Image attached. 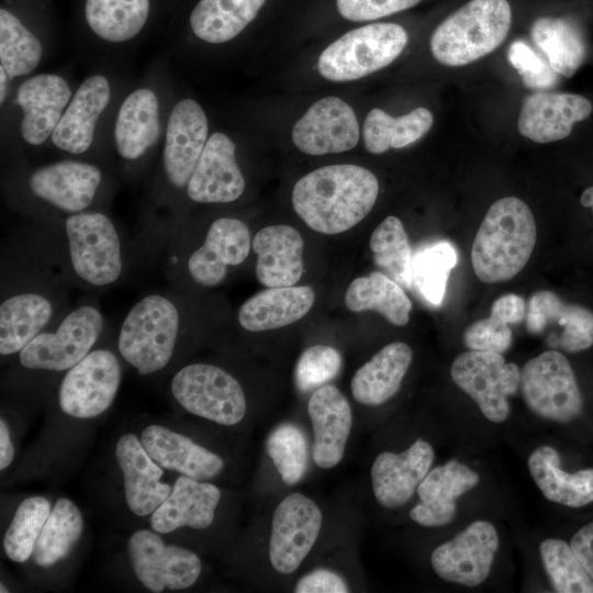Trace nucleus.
Listing matches in <instances>:
<instances>
[{"instance_id":"obj_42","label":"nucleus","mask_w":593,"mask_h":593,"mask_svg":"<svg viewBox=\"0 0 593 593\" xmlns=\"http://www.w3.org/2000/svg\"><path fill=\"white\" fill-rule=\"evenodd\" d=\"M369 246L383 273L410 289L413 255L403 223L396 216L385 217L372 232Z\"/></svg>"},{"instance_id":"obj_46","label":"nucleus","mask_w":593,"mask_h":593,"mask_svg":"<svg viewBox=\"0 0 593 593\" xmlns=\"http://www.w3.org/2000/svg\"><path fill=\"white\" fill-rule=\"evenodd\" d=\"M539 552L556 592L593 593V580L564 540L545 539L540 544Z\"/></svg>"},{"instance_id":"obj_54","label":"nucleus","mask_w":593,"mask_h":593,"mask_svg":"<svg viewBox=\"0 0 593 593\" xmlns=\"http://www.w3.org/2000/svg\"><path fill=\"white\" fill-rule=\"evenodd\" d=\"M570 547L593 580V522L583 526L573 535Z\"/></svg>"},{"instance_id":"obj_35","label":"nucleus","mask_w":593,"mask_h":593,"mask_svg":"<svg viewBox=\"0 0 593 593\" xmlns=\"http://www.w3.org/2000/svg\"><path fill=\"white\" fill-rule=\"evenodd\" d=\"M529 473L544 496L569 507L593 502V469L568 473L560 468V456L550 446L536 448L528 458Z\"/></svg>"},{"instance_id":"obj_30","label":"nucleus","mask_w":593,"mask_h":593,"mask_svg":"<svg viewBox=\"0 0 593 593\" xmlns=\"http://www.w3.org/2000/svg\"><path fill=\"white\" fill-rule=\"evenodd\" d=\"M220 499L221 492L215 485L180 475L166 501L152 513V528L160 534L183 526L206 528L214 521Z\"/></svg>"},{"instance_id":"obj_36","label":"nucleus","mask_w":593,"mask_h":593,"mask_svg":"<svg viewBox=\"0 0 593 593\" xmlns=\"http://www.w3.org/2000/svg\"><path fill=\"white\" fill-rule=\"evenodd\" d=\"M344 300L349 311H376L395 326L406 325L412 310L402 287L380 271L354 279Z\"/></svg>"},{"instance_id":"obj_12","label":"nucleus","mask_w":593,"mask_h":593,"mask_svg":"<svg viewBox=\"0 0 593 593\" xmlns=\"http://www.w3.org/2000/svg\"><path fill=\"white\" fill-rule=\"evenodd\" d=\"M57 291L37 281H23L2 296L0 354H19L34 337L54 325L61 311Z\"/></svg>"},{"instance_id":"obj_20","label":"nucleus","mask_w":593,"mask_h":593,"mask_svg":"<svg viewBox=\"0 0 593 593\" xmlns=\"http://www.w3.org/2000/svg\"><path fill=\"white\" fill-rule=\"evenodd\" d=\"M102 181L94 165L61 160L35 169L29 177L30 192L68 215L88 211Z\"/></svg>"},{"instance_id":"obj_45","label":"nucleus","mask_w":593,"mask_h":593,"mask_svg":"<svg viewBox=\"0 0 593 593\" xmlns=\"http://www.w3.org/2000/svg\"><path fill=\"white\" fill-rule=\"evenodd\" d=\"M51 511L49 501L42 496L27 497L20 503L3 538L9 559L24 562L31 557Z\"/></svg>"},{"instance_id":"obj_28","label":"nucleus","mask_w":593,"mask_h":593,"mask_svg":"<svg viewBox=\"0 0 593 593\" xmlns=\"http://www.w3.org/2000/svg\"><path fill=\"white\" fill-rule=\"evenodd\" d=\"M256 277L267 288L294 286L303 273L304 242L290 225H270L256 233Z\"/></svg>"},{"instance_id":"obj_56","label":"nucleus","mask_w":593,"mask_h":593,"mask_svg":"<svg viewBox=\"0 0 593 593\" xmlns=\"http://www.w3.org/2000/svg\"><path fill=\"white\" fill-rule=\"evenodd\" d=\"M580 203L584 208H591L593 211V186L582 192L580 197Z\"/></svg>"},{"instance_id":"obj_2","label":"nucleus","mask_w":593,"mask_h":593,"mask_svg":"<svg viewBox=\"0 0 593 593\" xmlns=\"http://www.w3.org/2000/svg\"><path fill=\"white\" fill-rule=\"evenodd\" d=\"M537 239L529 206L516 197L496 200L488 210L472 243L471 264L485 283L507 281L528 262Z\"/></svg>"},{"instance_id":"obj_5","label":"nucleus","mask_w":593,"mask_h":593,"mask_svg":"<svg viewBox=\"0 0 593 593\" xmlns=\"http://www.w3.org/2000/svg\"><path fill=\"white\" fill-rule=\"evenodd\" d=\"M511 20L507 0H470L435 29L429 41L432 54L446 66L468 65L503 43Z\"/></svg>"},{"instance_id":"obj_41","label":"nucleus","mask_w":593,"mask_h":593,"mask_svg":"<svg viewBox=\"0 0 593 593\" xmlns=\"http://www.w3.org/2000/svg\"><path fill=\"white\" fill-rule=\"evenodd\" d=\"M82 516L68 499L60 497L51 511L33 549L41 567H51L65 558L82 533Z\"/></svg>"},{"instance_id":"obj_53","label":"nucleus","mask_w":593,"mask_h":593,"mask_svg":"<svg viewBox=\"0 0 593 593\" xmlns=\"http://www.w3.org/2000/svg\"><path fill=\"white\" fill-rule=\"evenodd\" d=\"M527 304L517 294L508 293L497 298L491 306V316L506 323L517 324L525 320Z\"/></svg>"},{"instance_id":"obj_9","label":"nucleus","mask_w":593,"mask_h":593,"mask_svg":"<svg viewBox=\"0 0 593 593\" xmlns=\"http://www.w3.org/2000/svg\"><path fill=\"white\" fill-rule=\"evenodd\" d=\"M519 388L527 407L541 418L568 423L582 412L583 400L573 369L556 349L544 351L524 365Z\"/></svg>"},{"instance_id":"obj_37","label":"nucleus","mask_w":593,"mask_h":593,"mask_svg":"<svg viewBox=\"0 0 593 593\" xmlns=\"http://www.w3.org/2000/svg\"><path fill=\"white\" fill-rule=\"evenodd\" d=\"M266 0H200L190 26L200 40L219 44L236 37L258 14Z\"/></svg>"},{"instance_id":"obj_58","label":"nucleus","mask_w":593,"mask_h":593,"mask_svg":"<svg viewBox=\"0 0 593 593\" xmlns=\"http://www.w3.org/2000/svg\"><path fill=\"white\" fill-rule=\"evenodd\" d=\"M0 592H1V593H3V592L7 593V592H9V591L5 589V586H3V584H1V590H0Z\"/></svg>"},{"instance_id":"obj_57","label":"nucleus","mask_w":593,"mask_h":593,"mask_svg":"<svg viewBox=\"0 0 593 593\" xmlns=\"http://www.w3.org/2000/svg\"><path fill=\"white\" fill-rule=\"evenodd\" d=\"M8 74L7 71L4 70V68L2 66H0V78H1V90H0V102L1 104L4 102V98H5V94H7V79H8Z\"/></svg>"},{"instance_id":"obj_51","label":"nucleus","mask_w":593,"mask_h":593,"mask_svg":"<svg viewBox=\"0 0 593 593\" xmlns=\"http://www.w3.org/2000/svg\"><path fill=\"white\" fill-rule=\"evenodd\" d=\"M421 0H336L339 14L349 21L377 20L416 5Z\"/></svg>"},{"instance_id":"obj_18","label":"nucleus","mask_w":593,"mask_h":593,"mask_svg":"<svg viewBox=\"0 0 593 593\" xmlns=\"http://www.w3.org/2000/svg\"><path fill=\"white\" fill-rule=\"evenodd\" d=\"M251 248L247 225L235 217L216 219L200 247L186 262L187 273L198 286L212 288L222 283L230 267L243 264Z\"/></svg>"},{"instance_id":"obj_19","label":"nucleus","mask_w":593,"mask_h":593,"mask_svg":"<svg viewBox=\"0 0 593 593\" xmlns=\"http://www.w3.org/2000/svg\"><path fill=\"white\" fill-rule=\"evenodd\" d=\"M208 142V119L192 99L176 103L168 119L163 150L164 174L176 189H184Z\"/></svg>"},{"instance_id":"obj_11","label":"nucleus","mask_w":593,"mask_h":593,"mask_svg":"<svg viewBox=\"0 0 593 593\" xmlns=\"http://www.w3.org/2000/svg\"><path fill=\"white\" fill-rule=\"evenodd\" d=\"M121 363L110 349H92L66 371L59 389L61 411L76 418H91L113 403L121 383Z\"/></svg>"},{"instance_id":"obj_14","label":"nucleus","mask_w":593,"mask_h":593,"mask_svg":"<svg viewBox=\"0 0 593 593\" xmlns=\"http://www.w3.org/2000/svg\"><path fill=\"white\" fill-rule=\"evenodd\" d=\"M127 549L135 575L155 593L166 588L187 589L201 573V561L193 551L166 545L158 535L146 529H139L130 537Z\"/></svg>"},{"instance_id":"obj_47","label":"nucleus","mask_w":593,"mask_h":593,"mask_svg":"<svg viewBox=\"0 0 593 593\" xmlns=\"http://www.w3.org/2000/svg\"><path fill=\"white\" fill-rule=\"evenodd\" d=\"M267 452L288 485L299 483L307 467V444L303 432L295 425L284 423L268 436Z\"/></svg>"},{"instance_id":"obj_24","label":"nucleus","mask_w":593,"mask_h":593,"mask_svg":"<svg viewBox=\"0 0 593 593\" xmlns=\"http://www.w3.org/2000/svg\"><path fill=\"white\" fill-rule=\"evenodd\" d=\"M592 112L591 102L574 93L536 92L527 96L518 115V132L536 143L566 138L574 123Z\"/></svg>"},{"instance_id":"obj_33","label":"nucleus","mask_w":593,"mask_h":593,"mask_svg":"<svg viewBox=\"0 0 593 593\" xmlns=\"http://www.w3.org/2000/svg\"><path fill=\"white\" fill-rule=\"evenodd\" d=\"M412 359V349L403 342L382 347L353 376L350 390L354 399L369 406L389 401L400 390Z\"/></svg>"},{"instance_id":"obj_52","label":"nucleus","mask_w":593,"mask_h":593,"mask_svg":"<svg viewBox=\"0 0 593 593\" xmlns=\"http://www.w3.org/2000/svg\"><path fill=\"white\" fill-rule=\"evenodd\" d=\"M295 593H346L349 585L338 573L316 569L303 575L294 586Z\"/></svg>"},{"instance_id":"obj_27","label":"nucleus","mask_w":593,"mask_h":593,"mask_svg":"<svg viewBox=\"0 0 593 593\" xmlns=\"http://www.w3.org/2000/svg\"><path fill=\"white\" fill-rule=\"evenodd\" d=\"M115 456L128 508L137 516L152 514L171 493L170 485L160 481L163 469L131 433L118 440Z\"/></svg>"},{"instance_id":"obj_49","label":"nucleus","mask_w":593,"mask_h":593,"mask_svg":"<svg viewBox=\"0 0 593 593\" xmlns=\"http://www.w3.org/2000/svg\"><path fill=\"white\" fill-rule=\"evenodd\" d=\"M507 58L526 87L547 89L556 85L558 74L550 67L548 60H544L525 42H513Z\"/></svg>"},{"instance_id":"obj_43","label":"nucleus","mask_w":593,"mask_h":593,"mask_svg":"<svg viewBox=\"0 0 593 593\" xmlns=\"http://www.w3.org/2000/svg\"><path fill=\"white\" fill-rule=\"evenodd\" d=\"M458 262L455 246L448 240H438L424 246L412 261V287L429 304L438 306L445 296L451 269Z\"/></svg>"},{"instance_id":"obj_4","label":"nucleus","mask_w":593,"mask_h":593,"mask_svg":"<svg viewBox=\"0 0 593 593\" xmlns=\"http://www.w3.org/2000/svg\"><path fill=\"white\" fill-rule=\"evenodd\" d=\"M66 266L83 287L109 288L125 270V249L113 221L99 211L66 217L63 225Z\"/></svg>"},{"instance_id":"obj_34","label":"nucleus","mask_w":593,"mask_h":593,"mask_svg":"<svg viewBox=\"0 0 593 593\" xmlns=\"http://www.w3.org/2000/svg\"><path fill=\"white\" fill-rule=\"evenodd\" d=\"M160 135L159 102L155 92L139 88L122 102L114 127L118 154L127 160L142 157Z\"/></svg>"},{"instance_id":"obj_13","label":"nucleus","mask_w":593,"mask_h":593,"mask_svg":"<svg viewBox=\"0 0 593 593\" xmlns=\"http://www.w3.org/2000/svg\"><path fill=\"white\" fill-rule=\"evenodd\" d=\"M322 521L318 505L302 493H291L277 505L269 539L275 571L290 574L300 567L318 537Z\"/></svg>"},{"instance_id":"obj_15","label":"nucleus","mask_w":593,"mask_h":593,"mask_svg":"<svg viewBox=\"0 0 593 593\" xmlns=\"http://www.w3.org/2000/svg\"><path fill=\"white\" fill-rule=\"evenodd\" d=\"M497 548L495 527L486 521H475L436 547L430 563L443 580L472 588L488 578Z\"/></svg>"},{"instance_id":"obj_6","label":"nucleus","mask_w":593,"mask_h":593,"mask_svg":"<svg viewBox=\"0 0 593 593\" xmlns=\"http://www.w3.org/2000/svg\"><path fill=\"white\" fill-rule=\"evenodd\" d=\"M409 36L395 23H371L351 30L320 55L317 69L331 81H351L391 64L404 49Z\"/></svg>"},{"instance_id":"obj_7","label":"nucleus","mask_w":593,"mask_h":593,"mask_svg":"<svg viewBox=\"0 0 593 593\" xmlns=\"http://www.w3.org/2000/svg\"><path fill=\"white\" fill-rule=\"evenodd\" d=\"M104 316L98 304L85 302L59 317L54 329H45L20 353L22 367L67 371L87 356L101 336Z\"/></svg>"},{"instance_id":"obj_50","label":"nucleus","mask_w":593,"mask_h":593,"mask_svg":"<svg viewBox=\"0 0 593 593\" xmlns=\"http://www.w3.org/2000/svg\"><path fill=\"white\" fill-rule=\"evenodd\" d=\"M508 324L489 316L470 324L463 332V344L470 350L505 353L512 345Z\"/></svg>"},{"instance_id":"obj_25","label":"nucleus","mask_w":593,"mask_h":593,"mask_svg":"<svg viewBox=\"0 0 593 593\" xmlns=\"http://www.w3.org/2000/svg\"><path fill=\"white\" fill-rule=\"evenodd\" d=\"M480 475L451 459L430 470L418 485L419 502L410 511V517L425 527L449 524L457 512L456 500L474 488Z\"/></svg>"},{"instance_id":"obj_39","label":"nucleus","mask_w":593,"mask_h":593,"mask_svg":"<svg viewBox=\"0 0 593 593\" xmlns=\"http://www.w3.org/2000/svg\"><path fill=\"white\" fill-rule=\"evenodd\" d=\"M530 34L558 75L568 78L573 76L585 59L586 46L583 36L569 20L539 18L533 23Z\"/></svg>"},{"instance_id":"obj_1","label":"nucleus","mask_w":593,"mask_h":593,"mask_svg":"<svg viewBox=\"0 0 593 593\" xmlns=\"http://www.w3.org/2000/svg\"><path fill=\"white\" fill-rule=\"evenodd\" d=\"M378 193V179L369 169L353 164L329 165L296 181L292 205L310 228L335 235L362 221Z\"/></svg>"},{"instance_id":"obj_16","label":"nucleus","mask_w":593,"mask_h":593,"mask_svg":"<svg viewBox=\"0 0 593 593\" xmlns=\"http://www.w3.org/2000/svg\"><path fill=\"white\" fill-rule=\"evenodd\" d=\"M525 322L551 349L578 353L593 345V312L566 303L552 291L539 290L529 298Z\"/></svg>"},{"instance_id":"obj_38","label":"nucleus","mask_w":593,"mask_h":593,"mask_svg":"<svg viewBox=\"0 0 593 593\" xmlns=\"http://www.w3.org/2000/svg\"><path fill=\"white\" fill-rule=\"evenodd\" d=\"M433 123V114L422 107L398 118L372 109L362 127L365 147L371 154L405 147L423 137Z\"/></svg>"},{"instance_id":"obj_48","label":"nucleus","mask_w":593,"mask_h":593,"mask_svg":"<svg viewBox=\"0 0 593 593\" xmlns=\"http://www.w3.org/2000/svg\"><path fill=\"white\" fill-rule=\"evenodd\" d=\"M342 367V356L333 347L314 345L299 357L294 369V381L302 392L316 390L334 379Z\"/></svg>"},{"instance_id":"obj_22","label":"nucleus","mask_w":593,"mask_h":593,"mask_svg":"<svg viewBox=\"0 0 593 593\" xmlns=\"http://www.w3.org/2000/svg\"><path fill=\"white\" fill-rule=\"evenodd\" d=\"M197 203H230L245 190V179L238 167L235 144L224 133H213L186 188Z\"/></svg>"},{"instance_id":"obj_8","label":"nucleus","mask_w":593,"mask_h":593,"mask_svg":"<svg viewBox=\"0 0 593 593\" xmlns=\"http://www.w3.org/2000/svg\"><path fill=\"white\" fill-rule=\"evenodd\" d=\"M170 389L189 413L221 425L239 423L247 402L240 383L226 370L210 363H190L179 369Z\"/></svg>"},{"instance_id":"obj_21","label":"nucleus","mask_w":593,"mask_h":593,"mask_svg":"<svg viewBox=\"0 0 593 593\" xmlns=\"http://www.w3.org/2000/svg\"><path fill=\"white\" fill-rule=\"evenodd\" d=\"M434 458L432 445L421 438L400 454H379L371 467V485L377 502L390 510L406 504L429 472Z\"/></svg>"},{"instance_id":"obj_40","label":"nucleus","mask_w":593,"mask_h":593,"mask_svg":"<svg viewBox=\"0 0 593 593\" xmlns=\"http://www.w3.org/2000/svg\"><path fill=\"white\" fill-rule=\"evenodd\" d=\"M149 0H86L85 16L100 38L119 43L133 38L145 25Z\"/></svg>"},{"instance_id":"obj_26","label":"nucleus","mask_w":593,"mask_h":593,"mask_svg":"<svg viewBox=\"0 0 593 593\" xmlns=\"http://www.w3.org/2000/svg\"><path fill=\"white\" fill-rule=\"evenodd\" d=\"M70 98L67 81L58 75L41 74L25 80L16 92L22 138L30 145H42L52 136Z\"/></svg>"},{"instance_id":"obj_32","label":"nucleus","mask_w":593,"mask_h":593,"mask_svg":"<svg viewBox=\"0 0 593 593\" xmlns=\"http://www.w3.org/2000/svg\"><path fill=\"white\" fill-rule=\"evenodd\" d=\"M314 301V291L309 286L268 288L242 304L238 323L248 332L280 328L301 320Z\"/></svg>"},{"instance_id":"obj_31","label":"nucleus","mask_w":593,"mask_h":593,"mask_svg":"<svg viewBox=\"0 0 593 593\" xmlns=\"http://www.w3.org/2000/svg\"><path fill=\"white\" fill-rule=\"evenodd\" d=\"M141 441L147 454L160 467L194 480L214 478L224 467L220 456L160 425L146 427Z\"/></svg>"},{"instance_id":"obj_17","label":"nucleus","mask_w":593,"mask_h":593,"mask_svg":"<svg viewBox=\"0 0 593 593\" xmlns=\"http://www.w3.org/2000/svg\"><path fill=\"white\" fill-rule=\"evenodd\" d=\"M292 141L309 155L337 154L353 149L359 141V124L354 110L336 97L313 103L294 124Z\"/></svg>"},{"instance_id":"obj_44","label":"nucleus","mask_w":593,"mask_h":593,"mask_svg":"<svg viewBox=\"0 0 593 593\" xmlns=\"http://www.w3.org/2000/svg\"><path fill=\"white\" fill-rule=\"evenodd\" d=\"M42 44L22 22L5 9L0 10V61L9 78L32 72L42 57Z\"/></svg>"},{"instance_id":"obj_3","label":"nucleus","mask_w":593,"mask_h":593,"mask_svg":"<svg viewBox=\"0 0 593 593\" xmlns=\"http://www.w3.org/2000/svg\"><path fill=\"white\" fill-rule=\"evenodd\" d=\"M182 327L183 312L172 291L146 294L125 315L118 350L138 374L158 372L170 362Z\"/></svg>"},{"instance_id":"obj_10","label":"nucleus","mask_w":593,"mask_h":593,"mask_svg":"<svg viewBox=\"0 0 593 593\" xmlns=\"http://www.w3.org/2000/svg\"><path fill=\"white\" fill-rule=\"evenodd\" d=\"M450 374L489 421L502 423L508 417V398L519 388L517 365L506 362L502 354L469 350L455 358Z\"/></svg>"},{"instance_id":"obj_29","label":"nucleus","mask_w":593,"mask_h":593,"mask_svg":"<svg viewBox=\"0 0 593 593\" xmlns=\"http://www.w3.org/2000/svg\"><path fill=\"white\" fill-rule=\"evenodd\" d=\"M110 101V85L102 75L88 77L77 89L53 134V144L82 154L93 141L97 122Z\"/></svg>"},{"instance_id":"obj_55","label":"nucleus","mask_w":593,"mask_h":593,"mask_svg":"<svg viewBox=\"0 0 593 593\" xmlns=\"http://www.w3.org/2000/svg\"><path fill=\"white\" fill-rule=\"evenodd\" d=\"M14 449L8 425L3 418L0 421V469L8 468L13 459Z\"/></svg>"},{"instance_id":"obj_23","label":"nucleus","mask_w":593,"mask_h":593,"mask_svg":"<svg viewBox=\"0 0 593 593\" xmlns=\"http://www.w3.org/2000/svg\"><path fill=\"white\" fill-rule=\"evenodd\" d=\"M307 414L313 428V460L317 467L331 469L345 454L353 426L350 404L337 387L325 384L312 393Z\"/></svg>"}]
</instances>
